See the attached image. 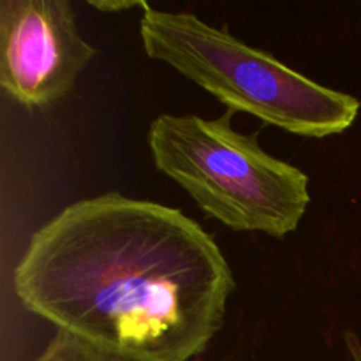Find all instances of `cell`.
Returning a JSON list of instances; mask_svg holds the SVG:
<instances>
[{
	"label": "cell",
	"instance_id": "1",
	"mask_svg": "<svg viewBox=\"0 0 361 361\" xmlns=\"http://www.w3.org/2000/svg\"><path fill=\"white\" fill-rule=\"evenodd\" d=\"M13 282L28 312L129 361L201 355L235 291L196 221L120 192L76 201L37 229Z\"/></svg>",
	"mask_w": 361,
	"mask_h": 361
},
{
	"label": "cell",
	"instance_id": "2",
	"mask_svg": "<svg viewBox=\"0 0 361 361\" xmlns=\"http://www.w3.org/2000/svg\"><path fill=\"white\" fill-rule=\"evenodd\" d=\"M141 42L148 59L161 60L231 111L305 137L348 130L360 101L310 80L270 53L252 48L189 13H141Z\"/></svg>",
	"mask_w": 361,
	"mask_h": 361
},
{
	"label": "cell",
	"instance_id": "3",
	"mask_svg": "<svg viewBox=\"0 0 361 361\" xmlns=\"http://www.w3.org/2000/svg\"><path fill=\"white\" fill-rule=\"evenodd\" d=\"M233 113L157 116L148 129L152 159L226 228L284 238L310 204L309 176L264 152L256 136L233 129Z\"/></svg>",
	"mask_w": 361,
	"mask_h": 361
},
{
	"label": "cell",
	"instance_id": "4",
	"mask_svg": "<svg viewBox=\"0 0 361 361\" xmlns=\"http://www.w3.org/2000/svg\"><path fill=\"white\" fill-rule=\"evenodd\" d=\"M95 53L67 0L0 2V85L25 108L69 94Z\"/></svg>",
	"mask_w": 361,
	"mask_h": 361
},
{
	"label": "cell",
	"instance_id": "5",
	"mask_svg": "<svg viewBox=\"0 0 361 361\" xmlns=\"http://www.w3.org/2000/svg\"><path fill=\"white\" fill-rule=\"evenodd\" d=\"M34 361H129L104 351L73 334L59 330Z\"/></svg>",
	"mask_w": 361,
	"mask_h": 361
},
{
	"label": "cell",
	"instance_id": "6",
	"mask_svg": "<svg viewBox=\"0 0 361 361\" xmlns=\"http://www.w3.org/2000/svg\"><path fill=\"white\" fill-rule=\"evenodd\" d=\"M92 7H95L97 11H104V13H113V11H123V9H134V7H140L145 9L148 6L147 2H90Z\"/></svg>",
	"mask_w": 361,
	"mask_h": 361
}]
</instances>
